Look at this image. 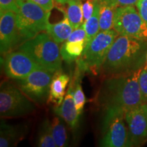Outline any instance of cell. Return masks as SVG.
I'll use <instances>...</instances> for the list:
<instances>
[{
    "label": "cell",
    "mask_w": 147,
    "mask_h": 147,
    "mask_svg": "<svg viewBox=\"0 0 147 147\" xmlns=\"http://www.w3.org/2000/svg\"><path fill=\"white\" fill-rule=\"evenodd\" d=\"M94 10V3L93 0H85L82 3V12H83L84 22L91 17Z\"/></svg>",
    "instance_id": "4316f807"
},
{
    "label": "cell",
    "mask_w": 147,
    "mask_h": 147,
    "mask_svg": "<svg viewBox=\"0 0 147 147\" xmlns=\"http://www.w3.org/2000/svg\"><path fill=\"white\" fill-rule=\"evenodd\" d=\"M26 1V0H17L18 2H19V1Z\"/></svg>",
    "instance_id": "1f68e13d"
},
{
    "label": "cell",
    "mask_w": 147,
    "mask_h": 147,
    "mask_svg": "<svg viewBox=\"0 0 147 147\" xmlns=\"http://www.w3.org/2000/svg\"><path fill=\"white\" fill-rule=\"evenodd\" d=\"M18 4L16 24L23 43L47 31L51 12H47L30 0L19 1Z\"/></svg>",
    "instance_id": "277c9868"
},
{
    "label": "cell",
    "mask_w": 147,
    "mask_h": 147,
    "mask_svg": "<svg viewBox=\"0 0 147 147\" xmlns=\"http://www.w3.org/2000/svg\"><path fill=\"white\" fill-rule=\"evenodd\" d=\"M0 18V52L4 57L22 42L16 27L15 12L7 11Z\"/></svg>",
    "instance_id": "7c38bea8"
},
{
    "label": "cell",
    "mask_w": 147,
    "mask_h": 147,
    "mask_svg": "<svg viewBox=\"0 0 147 147\" xmlns=\"http://www.w3.org/2000/svg\"><path fill=\"white\" fill-rule=\"evenodd\" d=\"M67 14L74 29L78 28L84 23L82 2L81 0H69Z\"/></svg>",
    "instance_id": "44dd1931"
},
{
    "label": "cell",
    "mask_w": 147,
    "mask_h": 147,
    "mask_svg": "<svg viewBox=\"0 0 147 147\" xmlns=\"http://www.w3.org/2000/svg\"><path fill=\"white\" fill-rule=\"evenodd\" d=\"M94 3V10L93 13L89 19L87 20L84 23L87 37L85 40V47L93 38L100 32V0H93Z\"/></svg>",
    "instance_id": "d6986e66"
},
{
    "label": "cell",
    "mask_w": 147,
    "mask_h": 147,
    "mask_svg": "<svg viewBox=\"0 0 147 147\" xmlns=\"http://www.w3.org/2000/svg\"><path fill=\"white\" fill-rule=\"evenodd\" d=\"M54 74L47 69H37L25 78L17 80L18 87L33 102L42 104L49 99Z\"/></svg>",
    "instance_id": "9c48e42d"
},
{
    "label": "cell",
    "mask_w": 147,
    "mask_h": 147,
    "mask_svg": "<svg viewBox=\"0 0 147 147\" xmlns=\"http://www.w3.org/2000/svg\"><path fill=\"white\" fill-rule=\"evenodd\" d=\"M69 0H55V2L57 3H59V4H65V3H67Z\"/></svg>",
    "instance_id": "4dcf8cb0"
},
{
    "label": "cell",
    "mask_w": 147,
    "mask_h": 147,
    "mask_svg": "<svg viewBox=\"0 0 147 147\" xmlns=\"http://www.w3.org/2000/svg\"><path fill=\"white\" fill-rule=\"evenodd\" d=\"M73 97L76 110L78 111L79 115L80 116V115L82 113V111H83V108L84 104H85L86 99L80 83H77L76 87L74 89Z\"/></svg>",
    "instance_id": "603a6c76"
},
{
    "label": "cell",
    "mask_w": 147,
    "mask_h": 147,
    "mask_svg": "<svg viewBox=\"0 0 147 147\" xmlns=\"http://www.w3.org/2000/svg\"><path fill=\"white\" fill-rule=\"evenodd\" d=\"M86 37H87V34H86L85 27H84V23H83L78 28L74 29L70 36H69L68 39L67 40V41H85Z\"/></svg>",
    "instance_id": "484cf974"
},
{
    "label": "cell",
    "mask_w": 147,
    "mask_h": 147,
    "mask_svg": "<svg viewBox=\"0 0 147 147\" xmlns=\"http://www.w3.org/2000/svg\"><path fill=\"white\" fill-rule=\"evenodd\" d=\"M26 127L7 123L1 121L0 123V146H14L25 137Z\"/></svg>",
    "instance_id": "5bb4252c"
},
{
    "label": "cell",
    "mask_w": 147,
    "mask_h": 147,
    "mask_svg": "<svg viewBox=\"0 0 147 147\" xmlns=\"http://www.w3.org/2000/svg\"><path fill=\"white\" fill-rule=\"evenodd\" d=\"M43 8L47 12H51L54 8L55 0H30Z\"/></svg>",
    "instance_id": "f1b7e54d"
},
{
    "label": "cell",
    "mask_w": 147,
    "mask_h": 147,
    "mask_svg": "<svg viewBox=\"0 0 147 147\" xmlns=\"http://www.w3.org/2000/svg\"><path fill=\"white\" fill-rule=\"evenodd\" d=\"M113 29L119 35L147 40V24L134 5L118 6L116 8Z\"/></svg>",
    "instance_id": "ba28073f"
},
{
    "label": "cell",
    "mask_w": 147,
    "mask_h": 147,
    "mask_svg": "<svg viewBox=\"0 0 147 147\" xmlns=\"http://www.w3.org/2000/svg\"><path fill=\"white\" fill-rule=\"evenodd\" d=\"M147 40L119 35L102 66L106 75L119 76L133 72L144 66Z\"/></svg>",
    "instance_id": "6da1fadb"
},
{
    "label": "cell",
    "mask_w": 147,
    "mask_h": 147,
    "mask_svg": "<svg viewBox=\"0 0 147 147\" xmlns=\"http://www.w3.org/2000/svg\"><path fill=\"white\" fill-rule=\"evenodd\" d=\"M136 6L140 15L147 24V0H138Z\"/></svg>",
    "instance_id": "83f0119b"
},
{
    "label": "cell",
    "mask_w": 147,
    "mask_h": 147,
    "mask_svg": "<svg viewBox=\"0 0 147 147\" xmlns=\"http://www.w3.org/2000/svg\"><path fill=\"white\" fill-rule=\"evenodd\" d=\"M119 35L114 29L100 31L84 47L80 59L82 68L90 69L95 72L102 67L108 51Z\"/></svg>",
    "instance_id": "52a82bcc"
},
{
    "label": "cell",
    "mask_w": 147,
    "mask_h": 147,
    "mask_svg": "<svg viewBox=\"0 0 147 147\" xmlns=\"http://www.w3.org/2000/svg\"><path fill=\"white\" fill-rule=\"evenodd\" d=\"M32 101L20 88L9 82L1 83L0 89L1 117H18L32 113L35 110V105Z\"/></svg>",
    "instance_id": "8992f818"
},
{
    "label": "cell",
    "mask_w": 147,
    "mask_h": 147,
    "mask_svg": "<svg viewBox=\"0 0 147 147\" xmlns=\"http://www.w3.org/2000/svg\"><path fill=\"white\" fill-rule=\"evenodd\" d=\"M142 104L147 103V65L142 67L138 79Z\"/></svg>",
    "instance_id": "cb8c5ba5"
},
{
    "label": "cell",
    "mask_w": 147,
    "mask_h": 147,
    "mask_svg": "<svg viewBox=\"0 0 147 147\" xmlns=\"http://www.w3.org/2000/svg\"><path fill=\"white\" fill-rule=\"evenodd\" d=\"M3 67L5 74L15 80L25 78L36 69L42 68L28 55L20 50L11 51L4 56Z\"/></svg>",
    "instance_id": "30bf717a"
},
{
    "label": "cell",
    "mask_w": 147,
    "mask_h": 147,
    "mask_svg": "<svg viewBox=\"0 0 147 147\" xmlns=\"http://www.w3.org/2000/svg\"><path fill=\"white\" fill-rule=\"evenodd\" d=\"M125 112L121 109H106L102 121V136L100 146L103 147H128L130 143Z\"/></svg>",
    "instance_id": "5b68a950"
},
{
    "label": "cell",
    "mask_w": 147,
    "mask_h": 147,
    "mask_svg": "<svg viewBox=\"0 0 147 147\" xmlns=\"http://www.w3.org/2000/svg\"><path fill=\"white\" fill-rule=\"evenodd\" d=\"M146 104V110H147V103H145Z\"/></svg>",
    "instance_id": "d6a6232c"
},
{
    "label": "cell",
    "mask_w": 147,
    "mask_h": 147,
    "mask_svg": "<svg viewBox=\"0 0 147 147\" xmlns=\"http://www.w3.org/2000/svg\"><path fill=\"white\" fill-rule=\"evenodd\" d=\"M119 6H127V5H135L138 0H116Z\"/></svg>",
    "instance_id": "f546056e"
},
{
    "label": "cell",
    "mask_w": 147,
    "mask_h": 147,
    "mask_svg": "<svg viewBox=\"0 0 147 147\" xmlns=\"http://www.w3.org/2000/svg\"><path fill=\"white\" fill-rule=\"evenodd\" d=\"M131 146H138L147 141V110L142 104L125 114Z\"/></svg>",
    "instance_id": "8fae6325"
},
{
    "label": "cell",
    "mask_w": 147,
    "mask_h": 147,
    "mask_svg": "<svg viewBox=\"0 0 147 147\" xmlns=\"http://www.w3.org/2000/svg\"><path fill=\"white\" fill-rule=\"evenodd\" d=\"M73 30L67 14H65L63 19L61 21L53 24L49 23L47 32L57 43H61L68 39Z\"/></svg>",
    "instance_id": "2e32d148"
},
{
    "label": "cell",
    "mask_w": 147,
    "mask_h": 147,
    "mask_svg": "<svg viewBox=\"0 0 147 147\" xmlns=\"http://www.w3.org/2000/svg\"><path fill=\"white\" fill-rule=\"evenodd\" d=\"M74 89L70 86L67 89L64 100L59 107L55 108V112L72 129H76L78 125L80 115L77 111L74 100Z\"/></svg>",
    "instance_id": "4fadbf2b"
},
{
    "label": "cell",
    "mask_w": 147,
    "mask_h": 147,
    "mask_svg": "<svg viewBox=\"0 0 147 147\" xmlns=\"http://www.w3.org/2000/svg\"><path fill=\"white\" fill-rule=\"evenodd\" d=\"M100 29L106 31L113 29L114 14L119 6L116 0H100Z\"/></svg>",
    "instance_id": "e0dca14e"
},
{
    "label": "cell",
    "mask_w": 147,
    "mask_h": 147,
    "mask_svg": "<svg viewBox=\"0 0 147 147\" xmlns=\"http://www.w3.org/2000/svg\"><path fill=\"white\" fill-rule=\"evenodd\" d=\"M146 65H147V55H146Z\"/></svg>",
    "instance_id": "836d02e7"
},
{
    "label": "cell",
    "mask_w": 147,
    "mask_h": 147,
    "mask_svg": "<svg viewBox=\"0 0 147 147\" xmlns=\"http://www.w3.org/2000/svg\"><path fill=\"white\" fill-rule=\"evenodd\" d=\"M85 47V41H66L60 49L62 59L70 63L81 56Z\"/></svg>",
    "instance_id": "ac0fdd59"
},
{
    "label": "cell",
    "mask_w": 147,
    "mask_h": 147,
    "mask_svg": "<svg viewBox=\"0 0 147 147\" xmlns=\"http://www.w3.org/2000/svg\"><path fill=\"white\" fill-rule=\"evenodd\" d=\"M37 146L40 147H56L53 139L51 122L49 119H45L42 122L38 133Z\"/></svg>",
    "instance_id": "7402d4cb"
},
{
    "label": "cell",
    "mask_w": 147,
    "mask_h": 147,
    "mask_svg": "<svg viewBox=\"0 0 147 147\" xmlns=\"http://www.w3.org/2000/svg\"><path fill=\"white\" fill-rule=\"evenodd\" d=\"M18 8L17 0H0V15L7 11H12L16 13Z\"/></svg>",
    "instance_id": "d4e9b609"
},
{
    "label": "cell",
    "mask_w": 147,
    "mask_h": 147,
    "mask_svg": "<svg viewBox=\"0 0 147 147\" xmlns=\"http://www.w3.org/2000/svg\"><path fill=\"white\" fill-rule=\"evenodd\" d=\"M48 32L40 33L23 42L18 50L32 57L42 68L55 73L61 69L60 49Z\"/></svg>",
    "instance_id": "3957f363"
},
{
    "label": "cell",
    "mask_w": 147,
    "mask_h": 147,
    "mask_svg": "<svg viewBox=\"0 0 147 147\" xmlns=\"http://www.w3.org/2000/svg\"><path fill=\"white\" fill-rule=\"evenodd\" d=\"M61 117L56 116L51 122L53 139L57 147L67 146L68 144L67 131Z\"/></svg>",
    "instance_id": "ffe728a7"
},
{
    "label": "cell",
    "mask_w": 147,
    "mask_h": 147,
    "mask_svg": "<svg viewBox=\"0 0 147 147\" xmlns=\"http://www.w3.org/2000/svg\"><path fill=\"white\" fill-rule=\"evenodd\" d=\"M142 69L106 79L98 95L99 102L105 110L117 108L126 113L142 104L138 82Z\"/></svg>",
    "instance_id": "7a4b0ae2"
},
{
    "label": "cell",
    "mask_w": 147,
    "mask_h": 147,
    "mask_svg": "<svg viewBox=\"0 0 147 147\" xmlns=\"http://www.w3.org/2000/svg\"><path fill=\"white\" fill-rule=\"evenodd\" d=\"M69 81V77L66 74L59 70L55 73L50 87L48 102L51 103L55 108L59 107L65 97V89Z\"/></svg>",
    "instance_id": "9a60e30c"
}]
</instances>
